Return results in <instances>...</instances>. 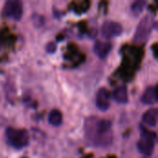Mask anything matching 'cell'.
Returning a JSON list of instances; mask_svg holds the SVG:
<instances>
[{"label": "cell", "instance_id": "6da1fadb", "mask_svg": "<svg viewBox=\"0 0 158 158\" xmlns=\"http://www.w3.org/2000/svg\"><path fill=\"white\" fill-rule=\"evenodd\" d=\"M87 139L96 146H106L113 139L110 120L90 118L85 123Z\"/></svg>", "mask_w": 158, "mask_h": 158}, {"label": "cell", "instance_id": "7a4b0ae2", "mask_svg": "<svg viewBox=\"0 0 158 158\" xmlns=\"http://www.w3.org/2000/svg\"><path fill=\"white\" fill-rule=\"evenodd\" d=\"M156 141V134L154 131H148L143 126H141V139L137 143L139 152L146 156H152L155 150Z\"/></svg>", "mask_w": 158, "mask_h": 158}, {"label": "cell", "instance_id": "3957f363", "mask_svg": "<svg viewBox=\"0 0 158 158\" xmlns=\"http://www.w3.org/2000/svg\"><path fill=\"white\" fill-rule=\"evenodd\" d=\"M6 137L10 146L15 149H22L28 145L30 141L29 133L26 130L8 128L6 131Z\"/></svg>", "mask_w": 158, "mask_h": 158}, {"label": "cell", "instance_id": "277c9868", "mask_svg": "<svg viewBox=\"0 0 158 158\" xmlns=\"http://www.w3.org/2000/svg\"><path fill=\"white\" fill-rule=\"evenodd\" d=\"M155 24L156 22L151 15H146L145 17H143L136 29L134 39H133L134 42L136 44L145 43L148 40Z\"/></svg>", "mask_w": 158, "mask_h": 158}, {"label": "cell", "instance_id": "5b68a950", "mask_svg": "<svg viewBox=\"0 0 158 158\" xmlns=\"http://www.w3.org/2000/svg\"><path fill=\"white\" fill-rule=\"evenodd\" d=\"M3 12L6 17L15 20H19L23 13L22 3L19 0H8L4 6Z\"/></svg>", "mask_w": 158, "mask_h": 158}, {"label": "cell", "instance_id": "8992f818", "mask_svg": "<svg viewBox=\"0 0 158 158\" xmlns=\"http://www.w3.org/2000/svg\"><path fill=\"white\" fill-rule=\"evenodd\" d=\"M122 31H123L122 26L118 22L112 21V20H107L104 22L101 28V33L106 39L117 37L120 35Z\"/></svg>", "mask_w": 158, "mask_h": 158}, {"label": "cell", "instance_id": "52a82bcc", "mask_svg": "<svg viewBox=\"0 0 158 158\" xmlns=\"http://www.w3.org/2000/svg\"><path fill=\"white\" fill-rule=\"evenodd\" d=\"M95 104L97 108L101 111H106L110 107V94L106 89L101 88L97 92Z\"/></svg>", "mask_w": 158, "mask_h": 158}, {"label": "cell", "instance_id": "ba28073f", "mask_svg": "<svg viewBox=\"0 0 158 158\" xmlns=\"http://www.w3.org/2000/svg\"><path fill=\"white\" fill-rule=\"evenodd\" d=\"M111 49H112V45H111L110 43L102 42V41H97L94 44V54L101 59L106 58L108 56Z\"/></svg>", "mask_w": 158, "mask_h": 158}, {"label": "cell", "instance_id": "9c48e42d", "mask_svg": "<svg viewBox=\"0 0 158 158\" xmlns=\"http://www.w3.org/2000/svg\"><path fill=\"white\" fill-rule=\"evenodd\" d=\"M141 101L144 105H155L157 102L156 87L151 86L148 87L141 97Z\"/></svg>", "mask_w": 158, "mask_h": 158}, {"label": "cell", "instance_id": "30bf717a", "mask_svg": "<svg viewBox=\"0 0 158 158\" xmlns=\"http://www.w3.org/2000/svg\"><path fill=\"white\" fill-rule=\"evenodd\" d=\"M112 97L118 104H122V105L127 104L128 101H129L127 87L122 85V86H119V87L116 88L112 93Z\"/></svg>", "mask_w": 158, "mask_h": 158}, {"label": "cell", "instance_id": "8fae6325", "mask_svg": "<svg viewBox=\"0 0 158 158\" xmlns=\"http://www.w3.org/2000/svg\"><path fill=\"white\" fill-rule=\"evenodd\" d=\"M157 108H151L143 115V121L150 127H156L157 124Z\"/></svg>", "mask_w": 158, "mask_h": 158}, {"label": "cell", "instance_id": "7c38bea8", "mask_svg": "<svg viewBox=\"0 0 158 158\" xmlns=\"http://www.w3.org/2000/svg\"><path fill=\"white\" fill-rule=\"evenodd\" d=\"M62 120V114L57 109L52 110L48 115V122L54 127H58L59 125H61Z\"/></svg>", "mask_w": 158, "mask_h": 158}, {"label": "cell", "instance_id": "4fadbf2b", "mask_svg": "<svg viewBox=\"0 0 158 158\" xmlns=\"http://www.w3.org/2000/svg\"><path fill=\"white\" fill-rule=\"evenodd\" d=\"M145 4L146 3L144 1H136L131 5V11L134 14V16H139L143 11Z\"/></svg>", "mask_w": 158, "mask_h": 158}, {"label": "cell", "instance_id": "5bb4252c", "mask_svg": "<svg viewBox=\"0 0 158 158\" xmlns=\"http://www.w3.org/2000/svg\"><path fill=\"white\" fill-rule=\"evenodd\" d=\"M46 50H47L49 53H53V52H55V50H56V44H54V43H50L49 44H47V46H46Z\"/></svg>", "mask_w": 158, "mask_h": 158}, {"label": "cell", "instance_id": "9a60e30c", "mask_svg": "<svg viewBox=\"0 0 158 158\" xmlns=\"http://www.w3.org/2000/svg\"><path fill=\"white\" fill-rule=\"evenodd\" d=\"M23 158H26V157H23Z\"/></svg>", "mask_w": 158, "mask_h": 158}]
</instances>
